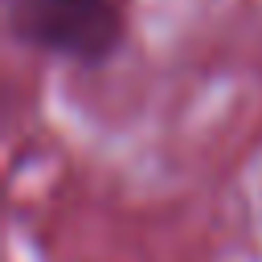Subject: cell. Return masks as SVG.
Returning <instances> with one entry per match:
<instances>
[{
	"mask_svg": "<svg viewBox=\"0 0 262 262\" xmlns=\"http://www.w3.org/2000/svg\"><path fill=\"white\" fill-rule=\"evenodd\" d=\"M8 37L41 57L102 70L127 45V16L115 0H8Z\"/></svg>",
	"mask_w": 262,
	"mask_h": 262,
	"instance_id": "cell-1",
	"label": "cell"
}]
</instances>
